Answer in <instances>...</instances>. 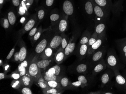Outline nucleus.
<instances>
[{
  "instance_id": "1",
  "label": "nucleus",
  "mask_w": 126,
  "mask_h": 94,
  "mask_svg": "<svg viewBox=\"0 0 126 94\" xmlns=\"http://www.w3.org/2000/svg\"><path fill=\"white\" fill-rule=\"evenodd\" d=\"M93 68L88 59L79 60V61L69 66L68 70L72 73L76 75H85L91 73Z\"/></svg>"
},
{
  "instance_id": "2",
  "label": "nucleus",
  "mask_w": 126,
  "mask_h": 94,
  "mask_svg": "<svg viewBox=\"0 0 126 94\" xmlns=\"http://www.w3.org/2000/svg\"><path fill=\"white\" fill-rule=\"evenodd\" d=\"M105 60L107 68L111 69L112 70L117 69L120 71L124 68L115 50L113 48H110L107 51Z\"/></svg>"
},
{
  "instance_id": "3",
  "label": "nucleus",
  "mask_w": 126,
  "mask_h": 94,
  "mask_svg": "<svg viewBox=\"0 0 126 94\" xmlns=\"http://www.w3.org/2000/svg\"><path fill=\"white\" fill-rule=\"evenodd\" d=\"M80 33V31L75 29L73 31V35L69 40L68 44L65 49V60L75 53L76 49V42Z\"/></svg>"
},
{
  "instance_id": "4",
  "label": "nucleus",
  "mask_w": 126,
  "mask_h": 94,
  "mask_svg": "<svg viewBox=\"0 0 126 94\" xmlns=\"http://www.w3.org/2000/svg\"><path fill=\"white\" fill-rule=\"evenodd\" d=\"M38 60V56L36 55L30 61L28 68L27 73L32 78L35 84L42 75L41 71L39 68L37 64Z\"/></svg>"
},
{
  "instance_id": "5",
  "label": "nucleus",
  "mask_w": 126,
  "mask_h": 94,
  "mask_svg": "<svg viewBox=\"0 0 126 94\" xmlns=\"http://www.w3.org/2000/svg\"><path fill=\"white\" fill-rule=\"evenodd\" d=\"M93 4L95 15V23L100 22H106L110 12L94 3L93 2Z\"/></svg>"
},
{
  "instance_id": "6",
  "label": "nucleus",
  "mask_w": 126,
  "mask_h": 94,
  "mask_svg": "<svg viewBox=\"0 0 126 94\" xmlns=\"http://www.w3.org/2000/svg\"><path fill=\"white\" fill-rule=\"evenodd\" d=\"M106 52V48L103 47L99 48L88 57V59L93 68L97 62L104 58Z\"/></svg>"
},
{
  "instance_id": "7",
  "label": "nucleus",
  "mask_w": 126,
  "mask_h": 94,
  "mask_svg": "<svg viewBox=\"0 0 126 94\" xmlns=\"http://www.w3.org/2000/svg\"><path fill=\"white\" fill-rule=\"evenodd\" d=\"M106 39V31L98 35V38L95 42L88 48L87 57H89L97 50L100 48L102 44L105 41Z\"/></svg>"
},
{
  "instance_id": "8",
  "label": "nucleus",
  "mask_w": 126,
  "mask_h": 94,
  "mask_svg": "<svg viewBox=\"0 0 126 94\" xmlns=\"http://www.w3.org/2000/svg\"><path fill=\"white\" fill-rule=\"evenodd\" d=\"M65 69L62 65L57 64L49 68L43 74L48 76L56 75L63 76L65 75Z\"/></svg>"
},
{
  "instance_id": "9",
  "label": "nucleus",
  "mask_w": 126,
  "mask_h": 94,
  "mask_svg": "<svg viewBox=\"0 0 126 94\" xmlns=\"http://www.w3.org/2000/svg\"><path fill=\"white\" fill-rule=\"evenodd\" d=\"M114 75L113 70L107 68L103 72L100 76L101 87L103 88L106 85L109 84Z\"/></svg>"
},
{
  "instance_id": "10",
  "label": "nucleus",
  "mask_w": 126,
  "mask_h": 94,
  "mask_svg": "<svg viewBox=\"0 0 126 94\" xmlns=\"http://www.w3.org/2000/svg\"><path fill=\"white\" fill-rule=\"evenodd\" d=\"M115 77V85L119 89L126 91V80L117 69L113 70Z\"/></svg>"
},
{
  "instance_id": "11",
  "label": "nucleus",
  "mask_w": 126,
  "mask_h": 94,
  "mask_svg": "<svg viewBox=\"0 0 126 94\" xmlns=\"http://www.w3.org/2000/svg\"><path fill=\"white\" fill-rule=\"evenodd\" d=\"M78 80L82 83L81 88L90 86L94 84L95 81V76L91 75H80L78 77Z\"/></svg>"
},
{
  "instance_id": "12",
  "label": "nucleus",
  "mask_w": 126,
  "mask_h": 94,
  "mask_svg": "<svg viewBox=\"0 0 126 94\" xmlns=\"http://www.w3.org/2000/svg\"><path fill=\"white\" fill-rule=\"evenodd\" d=\"M94 3L104 8L110 12L111 10H114L115 7L113 6L112 0H91Z\"/></svg>"
},
{
  "instance_id": "13",
  "label": "nucleus",
  "mask_w": 126,
  "mask_h": 94,
  "mask_svg": "<svg viewBox=\"0 0 126 94\" xmlns=\"http://www.w3.org/2000/svg\"><path fill=\"white\" fill-rule=\"evenodd\" d=\"M88 47L87 43L83 44L82 45L76 47L74 54L79 59V60H82L87 57Z\"/></svg>"
},
{
  "instance_id": "14",
  "label": "nucleus",
  "mask_w": 126,
  "mask_h": 94,
  "mask_svg": "<svg viewBox=\"0 0 126 94\" xmlns=\"http://www.w3.org/2000/svg\"><path fill=\"white\" fill-rule=\"evenodd\" d=\"M107 68L106 62L103 58L94 66L91 71V75L96 76L97 74L104 71Z\"/></svg>"
},
{
  "instance_id": "15",
  "label": "nucleus",
  "mask_w": 126,
  "mask_h": 94,
  "mask_svg": "<svg viewBox=\"0 0 126 94\" xmlns=\"http://www.w3.org/2000/svg\"><path fill=\"white\" fill-rule=\"evenodd\" d=\"M62 10L64 14L68 17L73 15L74 12V7L70 0H65L62 5Z\"/></svg>"
},
{
  "instance_id": "16",
  "label": "nucleus",
  "mask_w": 126,
  "mask_h": 94,
  "mask_svg": "<svg viewBox=\"0 0 126 94\" xmlns=\"http://www.w3.org/2000/svg\"><path fill=\"white\" fill-rule=\"evenodd\" d=\"M63 33L58 32L56 35L53 36L48 46L52 49H56L61 47V43L63 38Z\"/></svg>"
},
{
  "instance_id": "17",
  "label": "nucleus",
  "mask_w": 126,
  "mask_h": 94,
  "mask_svg": "<svg viewBox=\"0 0 126 94\" xmlns=\"http://www.w3.org/2000/svg\"><path fill=\"white\" fill-rule=\"evenodd\" d=\"M68 16L65 14L62 15L61 18L58 24V31L60 33H63L67 30L68 27Z\"/></svg>"
},
{
  "instance_id": "18",
  "label": "nucleus",
  "mask_w": 126,
  "mask_h": 94,
  "mask_svg": "<svg viewBox=\"0 0 126 94\" xmlns=\"http://www.w3.org/2000/svg\"><path fill=\"white\" fill-rule=\"evenodd\" d=\"M84 8L86 13L88 16L90 17H94L93 2L91 0H85Z\"/></svg>"
},
{
  "instance_id": "19",
  "label": "nucleus",
  "mask_w": 126,
  "mask_h": 94,
  "mask_svg": "<svg viewBox=\"0 0 126 94\" xmlns=\"http://www.w3.org/2000/svg\"><path fill=\"white\" fill-rule=\"evenodd\" d=\"M48 41L46 38L43 39L36 46L35 48V52L37 56L41 55V54L48 47Z\"/></svg>"
},
{
  "instance_id": "20",
  "label": "nucleus",
  "mask_w": 126,
  "mask_h": 94,
  "mask_svg": "<svg viewBox=\"0 0 126 94\" xmlns=\"http://www.w3.org/2000/svg\"><path fill=\"white\" fill-rule=\"evenodd\" d=\"M54 61L57 64H61L65 60V51L61 47L58 49L55 53Z\"/></svg>"
},
{
  "instance_id": "21",
  "label": "nucleus",
  "mask_w": 126,
  "mask_h": 94,
  "mask_svg": "<svg viewBox=\"0 0 126 94\" xmlns=\"http://www.w3.org/2000/svg\"><path fill=\"white\" fill-rule=\"evenodd\" d=\"M53 61H54V58L46 59H38L37 62V64L39 68L42 71V70H45L47 68L50 64L52 63Z\"/></svg>"
},
{
  "instance_id": "22",
  "label": "nucleus",
  "mask_w": 126,
  "mask_h": 94,
  "mask_svg": "<svg viewBox=\"0 0 126 94\" xmlns=\"http://www.w3.org/2000/svg\"><path fill=\"white\" fill-rule=\"evenodd\" d=\"M55 53H54L53 49L48 46L40 55L41 59H46L54 58Z\"/></svg>"
},
{
  "instance_id": "23",
  "label": "nucleus",
  "mask_w": 126,
  "mask_h": 94,
  "mask_svg": "<svg viewBox=\"0 0 126 94\" xmlns=\"http://www.w3.org/2000/svg\"><path fill=\"white\" fill-rule=\"evenodd\" d=\"M20 80L22 81V86L30 87L34 83L32 78L28 73L24 75L21 76Z\"/></svg>"
},
{
  "instance_id": "24",
  "label": "nucleus",
  "mask_w": 126,
  "mask_h": 94,
  "mask_svg": "<svg viewBox=\"0 0 126 94\" xmlns=\"http://www.w3.org/2000/svg\"><path fill=\"white\" fill-rule=\"evenodd\" d=\"M60 83L63 89H75L71 85V81L65 75L62 76Z\"/></svg>"
},
{
  "instance_id": "25",
  "label": "nucleus",
  "mask_w": 126,
  "mask_h": 94,
  "mask_svg": "<svg viewBox=\"0 0 126 94\" xmlns=\"http://www.w3.org/2000/svg\"><path fill=\"white\" fill-rule=\"evenodd\" d=\"M91 35H92L91 33L88 30H85L83 33L81 38L79 41V43L78 44L77 47L82 45L83 44L87 43Z\"/></svg>"
},
{
  "instance_id": "26",
  "label": "nucleus",
  "mask_w": 126,
  "mask_h": 94,
  "mask_svg": "<svg viewBox=\"0 0 126 94\" xmlns=\"http://www.w3.org/2000/svg\"><path fill=\"white\" fill-rule=\"evenodd\" d=\"M106 25L105 22H100L95 23V31L99 35L106 31Z\"/></svg>"
},
{
  "instance_id": "27",
  "label": "nucleus",
  "mask_w": 126,
  "mask_h": 94,
  "mask_svg": "<svg viewBox=\"0 0 126 94\" xmlns=\"http://www.w3.org/2000/svg\"><path fill=\"white\" fill-rule=\"evenodd\" d=\"M36 84L38 87L41 88L42 90H46L50 88L47 84V81L45 80L42 75L39 78Z\"/></svg>"
},
{
  "instance_id": "28",
  "label": "nucleus",
  "mask_w": 126,
  "mask_h": 94,
  "mask_svg": "<svg viewBox=\"0 0 126 94\" xmlns=\"http://www.w3.org/2000/svg\"><path fill=\"white\" fill-rule=\"evenodd\" d=\"M36 19L34 18H32L28 20L27 23L24 26L22 29V32L23 33L29 31L33 28L36 24Z\"/></svg>"
},
{
  "instance_id": "29",
  "label": "nucleus",
  "mask_w": 126,
  "mask_h": 94,
  "mask_svg": "<svg viewBox=\"0 0 126 94\" xmlns=\"http://www.w3.org/2000/svg\"><path fill=\"white\" fill-rule=\"evenodd\" d=\"M19 53V62H22L26 59L27 53V48L24 43H22L20 45Z\"/></svg>"
},
{
  "instance_id": "30",
  "label": "nucleus",
  "mask_w": 126,
  "mask_h": 94,
  "mask_svg": "<svg viewBox=\"0 0 126 94\" xmlns=\"http://www.w3.org/2000/svg\"><path fill=\"white\" fill-rule=\"evenodd\" d=\"M120 57L122 61L126 64V45L118 44Z\"/></svg>"
},
{
  "instance_id": "31",
  "label": "nucleus",
  "mask_w": 126,
  "mask_h": 94,
  "mask_svg": "<svg viewBox=\"0 0 126 94\" xmlns=\"http://www.w3.org/2000/svg\"><path fill=\"white\" fill-rule=\"evenodd\" d=\"M65 90L64 89H58L50 88L46 90H42V92L44 94H62Z\"/></svg>"
},
{
  "instance_id": "32",
  "label": "nucleus",
  "mask_w": 126,
  "mask_h": 94,
  "mask_svg": "<svg viewBox=\"0 0 126 94\" xmlns=\"http://www.w3.org/2000/svg\"><path fill=\"white\" fill-rule=\"evenodd\" d=\"M47 82L48 85L50 88H56L58 89H63L62 88L60 82L58 81H47Z\"/></svg>"
},
{
  "instance_id": "33",
  "label": "nucleus",
  "mask_w": 126,
  "mask_h": 94,
  "mask_svg": "<svg viewBox=\"0 0 126 94\" xmlns=\"http://www.w3.org/2000/svg\"><path fill=\"white\" fill-rule=\"evenodd\" d=\"M42 76L44 77L45 80L46 81H56L60 82L61 78L62 76H58L53 75L51 76H48L47 75L42 73Z\"/></svg>"
},
{
  "instance_id": "34",
  "label": "nucleus",
  "mask_w": 126,
  "mask_h": 94,
  "mask_svg": "<svg viewBox=\"0 0 126 94\" xmlns=\"http://www.w3.org/2000/svg\"><path fill=\"white\" fill-rule=\"evenodd\" d=\"M11 86L13 88L15 89H19L22 86V81L20 79L18 80H13L11 84Z\"/></svg>"
},
{
  "instance_id": "35",
  "label": "nucleus",
  "mask_w": 126,
  "mask_h": 94,
  "mask_svg": "<svg viewBox=\"0 0 126 94\" xmlns=\"http://www.w3.org/2000/svg\"><path fill=\"white\" fill-rule=\"evenodd\" d=\"M62 15L58 13H55L51 14L50 16V19L52 23L56 24L57 25L58 23L60 20L61 18Z\"/></svg>"
},
{
  "instance_id": "36",
  "label": "nucleus",
  "mask_w": 126,
  "mask_h": 94,
  "mask_svg": "<svg viewBox=\"0 0 126 94\" xmlns=\"http://www.w3.org/2000/svg\"><path fill=\"white\" fill-rule=\"evenodd\" d=\"M8 18L10 24L13 25L16 22V18L15 13L12 11H10L8 14Z\"/></svg>"
},
{
  "instance_id": "37",
  "label": "nucleus",
  "mask_w": 126,
  "mask_h": 94,
  "mask_svg": "<svg viewBox=\"0 0 126 94\" xmlns=\"http://www.w3.org/2000/svg\"><path fill=\"white\" fill-rule=\"evenodd\" d=\"M98 34L95 31H94L93 34L91 35L88 43H87L88 48L96 41L97 38H98Z\"/></svg>"
},
{
  "instance_id": "38",
  "label": "nucleus",
  "mask_w": 126,
  "mask_h": 94,
  "mask_svg": "<svg viewBox=\"0 0 126 94\" xmlns=\"http://www.w3.org/2000/svg\"><path fill=\"white\" fill-rule=\"evenodd\" d=\"M69 42V40L68 41V38L63 33L60 47H61L62 49L65 50V49L68 44Z\"/></svg>"
},
{
  "instance_id": "39",
  "label": "nucleus",
  "mask_w": 126,
  "mask_h": 94,
  "mask_svg": "<svg viewBox=\"0 0 126 94\" xmlns=\"http://www.w3.org/2000/svg\"><path fill=\"white\" fill-rule=\"evenodd\" d=\"M19 90L20 91L21 94H32L33 93L32 92L30 87H28L22 86Z\"/></svg>"
},
{
  "instance_id": "40",
  "label": "nucleus",
  "mask_w": 126,
  "mask_h": 94,
  "mask_svg": "<svg viewBox=\"0 0 126 94\" xmlns=\"http://www.w3.org/2000/svg\"><path fill=\"white\" fill-rule=\"evenodd\" d=\"M17 71L19 73L20 76H22L25 75L27 73L28 68L22 66L19 64L18 66Z\"/></svg>"
},
{
  "instance_id": "41",
  "label": "nucleus",
  "mask_w": 126,
  "mask_h": 94,
  "mask_svg": "<svg viewBox=\"0 0 126 94\" xmlns=\"http://www.w3.org/2000/svg\"><path fill=\"white\" fill-rule=\"evenodd\" d=\"M9 77L13 80H18L21 78V76L18 71H15L9 75Z\"/></svg>"
},
{
  "instance_id": "42",
  "label": "nucleus",
  "mask_w": 126,
  "mask_h": 94,
  "mask_svg": "<svg viewBox=\"0 0 126 94\" xmlns=\"http://www.w3.org/2000/svg\"><path fill=\"white\" fill-rule=\"evenodd\" d=\"M45 15V12L43 9H41L37 12V19L39 20H41L44 19Z\"/></svg>"
},
{
  "instance_id": "43",
  "label": "nucleus",
  "mask_w": 126,
  "mask_h": 94,
  "mask_svg": "<svg viewBox=\"0 0 126 94\" xmlns=\"http://www.w3.org/2000/svg\"><path fill=\"white\" fill-rule=\"evenodd\" d=\"M42 33V30H40L39 31H38L36 32L35 35L33 37V41L34 42H35L39 40L40 37H41Z\"/></svg>"
},
{
  "instance_id": "44",
  "label": "nucleus",
  "mask_w": 126,
  "mask_h": 94,
  "mask_svg": "<svg viewBox=\"0 0 126 94\" xmlns=\"http://www.w3.org/2000/svg\"><path fill=\"white\" fill-rule=\"evenodd\" d=\"M71 85L73 86L74 89L78 88V87H82V83L79 81H75L74 82H71Z\"/></svg>"
},
{
  "instance_id": "45",
  "label": "nucleus",
  "mask_w": 126,
  "mask_h": 94,
  "mask_svg": "<svg viewBox=\"0 0 126 94\" xmlns=\"http://www.w3.org/2000/svg\"><path fill=\"white\" fill-rule=\"evenodd\" d=\"M10 24L8 19L6 18H4L3 19V22L2 23V26L5 29L8 28Z\"/></svg>"
},
{
  "instance_id": "46",
  "label": "nucleus",
  "mask_w": 126,
  "mask_h": 94,
  "mask_svg": "<svg viewBox=\"0 0 126 94\" xmlns=\"http://www.w3.org/2000/svg\"><path fill=\"white\" fill-rule=\"evenodd\" d=\"M37 27H34L32 29L30 30V31L29 33V36L30 37H33L37 32Z\"/></svg>"
},
{
  "instance_id": "47",
  "label": "nucleus",
  "mask_w": 126,
  "mask_h": 94,
  "mask_svg": "<svg viewBox=\"0 0 126 94\" xmlns=\"http://www.w3.org/2000/svg\"><path fill=\"white\" fill-rule=\"evenodd\" d=\"M15 50V47H14L12 49H11L10 52L9 54L7 56V58H6V59L7 60H9L10 59L12 58V57L13 56V55L14 54Z\"/></svg>"
},
{
  "instance_id": "48",
  "label": "nucleus",
  "mask_w": 126,
  "mask_h": 94,
  "mask_svg": "<svg viewBox=\"0 0 126 94\" xmlns=\"http://www.w3.org/2000/svg\"><path fill=\"white\" fill-rule=\"evenodd\" d=\"M30 62H29L27 59H25L24 61L21 62L20 65L22 66H24V67L28 68V66H29V64L30 63Z\"/></svg>"
},
{
  "instance_id": "49",
  "label": "nucleus",
  "mask_w": 126,
  "mask_h": 94,
  "mask_svg": "<svg viewBox=\"0 0 126 94\" xmlns=\"http://www.w3.org/2000/svg\"><path fill=\"white\" fill-rule=\"evenodd\" d=\"M14 60L16 62L19 61V51L16 52L14 56Z\"/></svg>"
},
{
  "instance_id": "50",
  "label": "nucleus",
  "mask_w": 126,
  "mask_h": 94,
  "mask_svg": "<svg viewBox=\"0 0 126 94\" xmlns=\"http://www.w3.org/2000/svg\"><path fill=\"white\" fill-rule=\"evenodd\" d=\"M117 43H118V44L126 45V38L117 40Z\"/></svg>"
},
{
  "instance_id": "51",
  "label": "nucleus",
  "mask_w": 126,
  "mask_h": 94,
  "mask_svg": "<svg viewBox=\"0 0 126 94\" xmlns=\"http://www.w3.org/2000/svg\"><path fill=\"white\" fill-rule=\"evenodd\" d=\"M54 0H46V5L48 7H51L53 4Z\"/></svg>"
},
{
  "instance_id": "52",
  "label": "nucleus",
  "mask_w": 126,
  "mask_h": 94,
  "mask_svg": "<svg viewBox=\"0 0 126 94\" xmlns=\"http://www.w3.org/2000/svg\"><path fill=\"white\" fill-rule=\"evenodd\" d=\"M12 2L13 5L15 7H19L20 4L19 0H12Z\"/></svg>"
},
{
  "instance_id": "53",
  "label": "nucleus",
  "mask_w": 126,
  "mask_h": 94,
  "mask_svg": "<svg viewBox=\"0 0 126 94\" xmlns=\"http://www.w3.org/2000/svg\"><path fill=\"white\" fill-rule=\"evenodd\" d=\"M114 94L113 92H112L111 90H102V93L101 94Z\"/></svg>"
},
{
  "instance_id": "54",
  "label": "nucleus",
  "mask_w": 126,
  "mask_h": 94,
  "mask_svg": "<svg viewBox=\"0 0 126 94\" xmlns=\"http://www.w3.org/2000/svg\"><path fill=\"white\" fill-rule=\"evenodd\" d=\"M7 76L5 75V73H0V80H2L7 78Z\"/></svg>"
},
{
  "instance_id": "55",
  "label": "nucleus",
  "mask_w": 126,
  "mask_h": 94,
  "mask_svg": "<svg viewBox=\"0 0 126 94\" xmlns=\"http://www.w3.org/2000/svg\"><path fill=\"white\" fill-rule=\"evenodd\" d=\"M102 93V90H98L95 92H90L88 94H101Z\"/></svg>"
},
{
  "instance_id": "56",
  "label": "nucleus",
  "mask_w": 126,
  "mask_h": 94,
  "mask_svg": "<svg viewBox=\"0 0 126 94\" xmlns=\"http://www.w3.org/2000/svg\"><path fill=\"white\" fill-rule=\"evenodd\" d=\"M9 67H10V66H9V64L5 65V66H4V70H5V71H8V69H9Z\"/></svg>"
},
{
  "instance_id": "57",
  "label": "nucleus",
  "mask_w": 126,
  "mask_h": 94,
  "mask_svg": "<svg viewBox=\"0 0 126 94\" xmlns=\"http://www.w3.org/2000/svg\"><path fill=\"white\" fill-rule=\"evenodd\" d=\"M27 1L28 3L30 5H31L33 3L34 0H27Z\"/></svg>"
},
{
  "instance_id": "58",
  "label": "nucleus",
  "mask_w": 126,
  "mask_h": 94,
  "mask_svg": "<svg viewBox=\"0 0 126 94\" xmlns=\"http://www.w3.org/2000/svg\"><path fill=\"white\" fill-rule=\"evenodd\" d=\"M123 76L125 77V78L126 80V71H124V73H123Z\"/></svg>"
},
{
  "instance_id": "59",
  "label": "nucleus",
  "mask_w": 126,
  "mask_h": 94,
  "mask_svg": "<svg viewBox=\"0 0 126 94\" xmlns=\"http://www.w3.org/2000/svg\"><path fill=\"white\" fill-rule=\"evenodd\" d=\"M3 64V61L2 60L0 59V66H2Z\"/></svg>"
},
{
  "instance_id": "60",
  "label": "nucleus",
  "mask_w": 126,
  "mask_h": 94,
  "mask_svg": "<svg viewBox=\"0 0 126 94\" xmlns=\"http://www.w3.org/2000/svg\"><path fill=\"white\" fill-rule=\"evenodd\" d=\"M4 0H0V4H2Z\"/></svg>"
},
{
  "instance_id": "61",
  "label": "nucleus",
  "mask_w": 126,
  "mask_h": 94,
  "mask_svg": "<svg viewBox=\"0 0 126 94\" xmlns=\"http://www.w3.org/2000/svg\"><path fill=\"white\" fill-rule=\"evenodd\" d=\"M125 29H126V26H125Z\"/></svg>"
},
{
  "instance_id": "62",
  "label": "nucleus",
  "mask_w": 126,
  "mask_h": 94,
  "mask_svg": "<svg viewBox=\"0 0 126 94\" xmlns=\"http://www.w3.org/2000/svg\"><path fill=\"white\" fill-rule=\"evenodd\" d=\"M125 93H126V91H125Z\"/></svg>"
},
{
  "instance_id": "63",
  "label": "nucleus",
  "mask_w": 126,
  "mask_h": 94,
  "mask_svg": "<svg viewBox=\"0 0 126 94\" xmlns=\"http://www.w3.org/2000/svg\"></svg>"
}]
</instances>
